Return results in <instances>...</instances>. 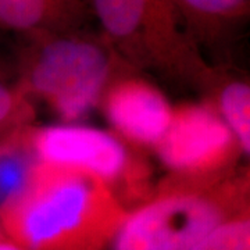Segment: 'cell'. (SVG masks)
<instances>
[{
    "mask_svg": "<svg viewBox=\"0 0 250 250\" xmlns=\"http://www.w3.org/2000/svg\"><path fill=\"white\" fill-rule=\"evenodd\" d=\"M126 214L98 177L35 160L24 189L0 210V231L24 250H107Z\"/></svg>",
    "mask_w": 250,
    "mask_h": 250,
    "instance_id": "1",
    "label": "cell"
},
{
    "mask_svg": "<svg viewBox=\"0 0 250 250\" xmlns=\"http://www.w3.org/2000/svg\"><path fill=\"white\" fill-rule=\"evenodd\" d=\"M86 14L83 0H0V29L29 38L80 28Z\"/></svg>",
    "mask_w": 250,
    "mask_h": 250,
    "instance_id": "8",
    "label": "cell"
},
{
    "mask_svg": "<svg viewBox=\"0 0 250 250\" xmlns=\"http://www.w3.org/2000/svg\"><path fill=\"white\" fill-rule=\"evenodd\" d=\"M217 102L213 104L239 143L242 154L250 153V86L243 80H224L215 72Z\"/></svg>",
    "mask_w": 250,
    "mask_h": 250,
    "instance_id": "10",
    "label": "cell"
},
{
    "mask_svg": "<svg viewBox=\"0 0 250 250\" xmlns=\"http://www.w3.org/2000/svg\"><path fill=\"white\" fill-rule=\"evenodd\" d=\"M20 107V100L17 95H14L10 88L0 80V125L11 120L14 113H17Z\"/></svg>",
    "mask_w": 250,
    "mask_h": 250,
    "instance_id": "13",
    "label": "cell"
},
{
    "mask_svg": "<svg viewBox=\"0 0 250 250\" xmlns=\"http://www.w3.org/2000/svg\"><path fill=\"white\" fill-rule=\"evenodd\" d=\"M0 250H24L21 246H18L17 243L10 241L9 238H6L3 233L0 235Z\"/></svg>",
    "mask_w": 250,
    "mask_h": 250,
    "instance_id": "14",
    "label": "cell"
},
{
    "mask_svg": "<svg viewBox=\"0 0 250 250\" xmlns=\"http://www.w3.org/2000/svg\"><path fill=\"white\" fill-rule=\"evenodd\" d=\"M248 193L245 179L167 181L128 211L110 249L195 250L224 218L249 207Z\"/></svg>",
    "mask_w": 250,
    "mask_h": 250,
    "instance_id": "3",
    "label": "cell"
},
{
    "mask_svg": "<svg viewBox=\"0 0 250 250\" xmlns=\"http://www.w3.org/2000/svg\"><path fill=\"white\" fill-rule=\"evenodd\" d=\"M154 150L175 178L196 182L227 178V170L242 154L231 129L208 103L172 108L170 125Z\"/></svg>",
    "mask_w": 250,
    "mask_h": 250,
    "instance_id": "6",
    "label": "cell"
},
{
    "mask_svg": "<svg viewBox=\"0 0 250 250\" xmlns=\"http://www.w3.org/2000/svg\"><path fill=\"white\" fill-rule=\"evenodd\" d=\"M189 36L211 45L232 34L248 18L250 0H171Z\"/></svg>",
    "mask_w": 250,
    "mask_h": 250,
    "instance_id": "9",
    "label": "cell"
},
{
    "mask_svg": "<svg viewBox=\"0 0 250 250\" xmlns=\"http://www.w3.org/2000/svg\"><path fill=\"white\" fill-rule=\"evenodd\" d=\"M100 35L129 67L206 82L203 60L171 0H83Z\"/></svg>",
    "mask_w": 250,
    "mask_h": 250,
    "instance_id": "4",
    "label": "cell"
},
{
    "mask_svg": "<svg viewBox=\"0 0 250 250\" xmlns=\"http://www.w3.org/2000/svg\"><path fill=\"white\" fill-rule=\"evenodd\" d=\"M132 70L117 72L100 102L108 123L126 142L154 147L170 125L174 107L156 85Z\"/></svg>",
    "mask_w": 250,
    "mask_h": 250,
    "instance_id": "7",
    "label": "cell"
},
{
    "mask_svg": "<svg viewBox=\"0 0 250 250\" xmlns=\"http://www.w3.org/2000/svg\"><path fill=\"white\" fill-rule=\"evenodd\" d=\"M22 141L39 163L83 171L102 179L126 210L128 200L145 197L146 202V167L110 132L81 124L47 125L28 129Z\"/></svg>",
    "mask_w": 250,
    "mask_h": 250,
    "instance_id": "5",
    "label": "cell"
},
{
    "mask_svg": "<svg viewBox=\"0 0 250 250\" xmlns=\"http://www.w3.org/2000/svg\"><path fill=\"white\" fill-rule=\"evenodd\" d=\"M21 72L24 89L42 99L67 124L88 116L126 62L100 35L80 28L27 38Z\"/></svg>",
    "mask_w": 250,
    "mask_h": 250,
    "instance_id": "2",
    "label": "cell"
},
{
    "mask_svg": "<svg viewBox=\"0 0 250 250\" xmlns=\"http://www.w3.org/2000/svg\"><path fill=\"white\" fill-rule=\"evenodd\" d=\"M34 164L35 159L22 145L0 149V210L24 189Z\"/></svg>",
    "mask_w": 250,
    "mask_h": 250,
    "instance_id": "11",
    "label": "cell"
},
{
    "mask_svg": "<svg viewBox=\"0 0 250 250\" xmlns=\"http://www.w3.org/2000/svg\"><path fill=\"white\" fill-rule=\"evenodd\" d=\"M195 250H250L249 207L224 218Z\"/></svg>",
    "mask_w": 250,
    "mask_h": 250,
    "instance_id": "12",
    "label": "cell"
},
{
    "mask_svg": "<svg viewBox=\"0 0 250 250\" xmlns=\"http://www.w3.org/2000/svg\"><path fill=\"white\" fill-rule=\"evenodd\" d=\"M0 235H1V231H0Z\"/></svg>",
    "mask_w": 250,
    "mask_h": 250,
    "instance_id": "15",
    "label": "cell"
}]
</instances>
